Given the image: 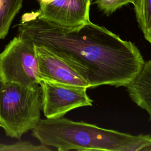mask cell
Instances as JSON below:
<instances>
[{
    "instance_id": "obj_1",
    "label": "cell",
    "mask_w": 151,
    "mask_h": 151,
    "mask_svg": "<svg viewBox=\"0 0 151 151\" xmlns=\"http://www.w3.org/2000/svg\"><path fill=\"white\" fill-rule=\"evenodd\" d=\"M17 26L18 35L63 59L88 83L89 88L126 87L145 63L132 42L90 21L64 27L44 19L37 11L23 14Z\"/></svg>"
},
{
    "instance_id": "obj_2",
    "label": "cell",
    "mask_w": 151,
    "mask_h": 151,
    "mask_svg": "<svg viewBox=\"0 0 151 151\" xmlns=\"http://www.w3.org/2000/svg\"><path fill=\"white\" fill-rule=\"evenodd\" d=\"M31 130L40 143L60 151H138L151 147L150 135L134 136L62 117L40 119Z\"/></svg>"
},
{
    "instance_id": "obj_3",
    "label": "cell",
    "mask_w": 151,
    "mask_h": 151,
    "mask_svg": "<svg viewBox=\"0 0 151 151\" xmlns=\"http://www.w3.org/2000/svg\"><path fill=\"white\" fill-rule=\"evenodd\" d=\"M40 86L32 88L0 80V127L6 136L19 139L40 119Z\"/></svg>"
},
{
    "instance_id": "obj_4",
    "label": "cell",
    "mask_w": 151,
    "mask_h": 151,
    "mask_svg": "<svg viewBox=\"0 0 151 151\" xmlns=\"http://www.w3.org/2000/svg\"><path fill=\"white\" fill-rule=\"evenodd\" d=\"M0 80L32 88L40 86L38 60L29 38L18 35L0 53Z\"/></svg>"
},
{
    "instance_id": "obj_5",
    "label": "cell",
    "mask_w": 151,
    "mask_h": 151,
    "mask_svg": "<svg viewBox=\"0 0 151 151\" xmlns=\"http://www.w3.org/2000/svg\"><path fill=\"white\" fill-rule=\"evenodd\" d=\"M42 110L47 119L61 117L69 111L83 106H92L87 87L55 82L40 81Z\"/></svg>"
},
{
    "instance_id": "obj_6",
    "label": "cell",
    "mask_w": 151,
    "mask_h": 151,
    "mask_svg": "<svg viewBox=\"0 0 151 151\" xmlns=\"http://www.w3.org/2000/svg\"><path fill=\"white\" fill-rule=\"evenodd\" d=\"M91 0H54L40 5V15L44 19L64 27H74L90 21Z\"/></svg>"
},
{
    "instance_id": "obj_7",
    "label": "cell",
    "mask_w": 151,
    "mask_h": 151,
    "mask_svg": "<svg viewBox=\"0 0 151 151\" xmlns=\"http://www.w3.org/2000/svg\"><path fill=\"white\" fill-rule=\"evenodd\" d=\"M35 48L39 64L40 81L89 88L88 83L63 59L43 47L35 45Z\"/></svg>"
},
{
    "instance_id": "obj_8",
    "label": "cell",
    "mask_w": 151,
    "mask_h": 151,
    "mask_svg": "<svg viewBox=\"0 0 151 151\" xmlns=\"http://www.w3.org/2000/svg\"><path fill=\"white\" fill-rule=\"evenodd\" d=\"M126 87L131 99L147 111L151 120V60L144 63L137 75Z\"/></svg>"
},
{
    "instance_id": "obj_9",
    "label": "cell",
    "mask_w": 151,
    "mask_h": 151,
    "mask_svg": "<svg viewBox=\"0 0 151 151\" xmlns=\"http://www.w3.org/2000/svg\"><path fill=\"white\" fill-rule=\"evenodd\" d=\"M24 0H0V40L7 35L10 26L20 11Z\"/></svg>"
},
{
    "instance_id": "obj_10",
    "label": "cell",
    "mask_w": 151,
    "mask_h": 151,
    "mask_svg": "<svg viewBox=\"0 0 151 151\" xmlns=\"http://www.w3.org/2000/svg\"><path fill=\"white\" fill-rule=\"evenodd\" d=\"M136 17L143 32L151 28V0H136Z\"/></svg>"
},
{
    "instance_id": "obj_11",
    "label": "cell",
    "mask_w": 151,
    "mask_h": 151,
    "mask_svg": "<svg viewBox=\"0 0 151 151\" xmlns=\"http://www.w3.org/2000/svg\"><path fill=\"white\" fill-rule=\"evenodd\" d=\"M51 149L43 144L33 145L29 142L19 141L12 145L0 144V151H48Z\"/></svg>"
},
{
    "instance_id": "obj_12",
    "label": "cell",
    "mask_w": 151,
    "mask_h": 151,
    "mask_svg": "<svg viewBox=\"0 0 151 151\" xmlns=\"http://www.w3.org/2000/svg\"><path fill=\"white\" fill-rule=\"evenodd\" d=\"M136 0H96L99 9L106 15H110L119 8L128 4H134Z\"/></svg>"
},
{
    "instance_id": "obj_13",
    "label": "cell",
    "mask_w": 151,
    "mask_h": 151,
    "mask_svg": "<svg viewBox=\"0 0 151 151\" xmlns=\"http://www.w3.org/2000/svg\"><path fill=\"white\" fill-rule=\"evenodd\" d=\"M143 34L145 39L148 41L151 44V28L146 31L145 32H143Z\"/></svg>"
},
{
    "instance_id": "obj_14",
    "label": "cell",
    "mask_w": 151,
    "mask_h": 151,
    "mask_svg": "<svg viewBox=\"0 0 151 151\" xmlns=\"http://www.w3.org/2000/svg\"><path fill=\"white\" fill-rule=\"evenodd\" d=\"M40 2V5H47L51 2H52L54 0H38Z\"/></svg>"
}]
</instances>
